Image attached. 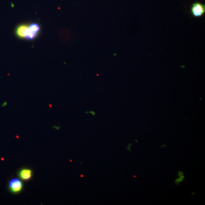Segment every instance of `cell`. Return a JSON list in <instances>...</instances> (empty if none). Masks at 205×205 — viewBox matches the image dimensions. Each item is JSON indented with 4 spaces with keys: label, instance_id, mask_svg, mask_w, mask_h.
<instances>
[{
    "label": "cell",
    "instance_id": "4",
    "mask_svg": "<svg viewBox=\"0 0 205 205\" xmlns=\"http://www.w3.org/2000/svg\"><path fill=\"white\" fill-rule=\"evenodd\" d=\"M32 171L29 169H22L19 173V176L21 179L25 181L30 179L32 177Z\"/></svg>",
    "mask_w": 205,
    "mask_h": 205
},
{
    "label": "cell",
    "instance_id": "1",
    "mask_svg": "<svg viewBox=\"0 0 205 205\" xmlns=\"http://www.w3.org/2000/svg\"><path fill=\"white\" fill-rule=\"evenodd\" d=\"M191 12L194 17H202L205 12V5L198 2L193 3L191 8Z\"/></svg>",
    "mask_w": 205,
    "mask_h": 205
},
{
    "label": "cell",
    "instance_id": "2",
    "mask_svg": "<svg viewBox=\"0 0 205 205\" xmlns=\"http://www.w3.org/2000/svg\"><path fill=\"white\" fill-rule=\"evenodd\" d=\"M23 184L20 180L17 178L12 179L9 183V188L13 193H17L22 190Z\"/></svg>",
    "mask_w": 205,
    "mask_h": 205
},
{
    "label": "cell",
    "instance_id": "3",
    "mask_svg": "<svg viewBox=\"0 0 205 205\" xmlns=\"http://www.w3.org/2000/svg\"><path fill=\"white\" fill-rule=\"evenodd\" d=\"M29 26L27 24H22L17 27L16 33L20 38H25L26 32L29 29Z\"/></svg>",
    "mask_w": 205,
    "mask_h": 205
},
{
    "label": "cell",
    "instance_id": "6",
    "mask_svg": "<svg viewBox=\"0 0 205 205\" xmlns=\"http://www.w3.org/2000/svg\"><path fill=\"white\" fill-rule=\"evenodd\" d=\"M29 29L33 32L38 34V33L40 31V28L39 25L37 24L34 23L32 24L31 25L29 26Z\"/></svg>",
    "mask_w": 205,
    "mask_h": 205
},
{
    "label": "cell",
    "instance_id": "9",
    "mask_svg": "<svg viewBox=\"0 0 205 205\" xmlns=\"http://www.w3.org/2000/svg\"><path fill=\"white\" fill-rule=\"evenodd\" d=\"M132 144H129L128 146H127V150H129V151H131V146H132Z\"/></svg>",
    "mask_w": 205,
    "mask_h": 205
},
{
    "label": "cell",
    "instance_id": "7",
    "mask_svg": "<svg viewBox=\"0 0 205 205\" xmlns=\"http://www.w3.org/2000/svg\"><path fill=\"white\" fill-rule=\"evenodd\" d=\"M184 180V178H180V177H178V178H176L175 179V183L176 185H179L180 183L183 182Z\"/></svg>",
    "mask_w": 205,
    "mask_h": 205
},
{
    "label": "cell",
    "instance_id": "11",
    "mask_svg": "<svg viewBox=\"0 0 205 205\" xmlns=\"http://www.w3.org/2000/svg\"><path fill=\"white\" fill-rule=\"evenodd\" d=\"M166 146H167V145L166 144H163L161 145V147L162 148H165Z\"/></svg>",
    "mask_w": 205,
    "mask_h": 205
},
{
    "label": "cell",
    "instance_id": "10",
    "mask_svg": "<svg viewBox=\"0 0 205 205\" xmlns=\"http://www.w3.org/2000/svg\"><path fill=\"white\" fill-rule=\"evenodd\" d=\"M7 101H5V102L3 103V104L1 106L2 107H5L7 105Z\"/></svg>",
    "mask_w": 205,
    "mask_h": 205
},
{
    "label": "cell",
    "instance_id": "12",
    "mask_svg": "<svg viewBox=\"0 0 205 205\" xmlns=\"http://www.w3.org/2000/svg\"><path fill=\"white\" fill-rule=\"evenodd\" d=\"M196 193L195 192H193L192 193H191V195L193 196L195 195Z\"/></svg>",
    "mask_w": 205,
    "mask_h": 205
},
{
    "label": "cell",
    "instance_id": "8",
    "mask_svg": "<svg viewBox=\"0 0 205 205\" xmlns=\"http://www.w3.org/2000/svg\"><path fill=\"white\" fill-rule=\"evenodd\" d=\"M178 176L184 178V179L185 178V177L184 175L183 172L181 171H178Z\"/></svg>",
    "mask_w": 205,
    "mask_h": 205
},
{
    "label": "cell",
    "instance_id": "5",
    "mask_svg": "<svg viewBox=\"0 0 205 205\" xmlns=\"http://www.w3.org/2000/svg\"><path fill=\"white\" fill-rule=\"evenodd\" d=\"M38 34L31 31L29 29L26 32V39L27 40H32L36 38Z\"/></svg>",
    "mask_w": 205,
    "mask_h": 205
}]
</instances>
